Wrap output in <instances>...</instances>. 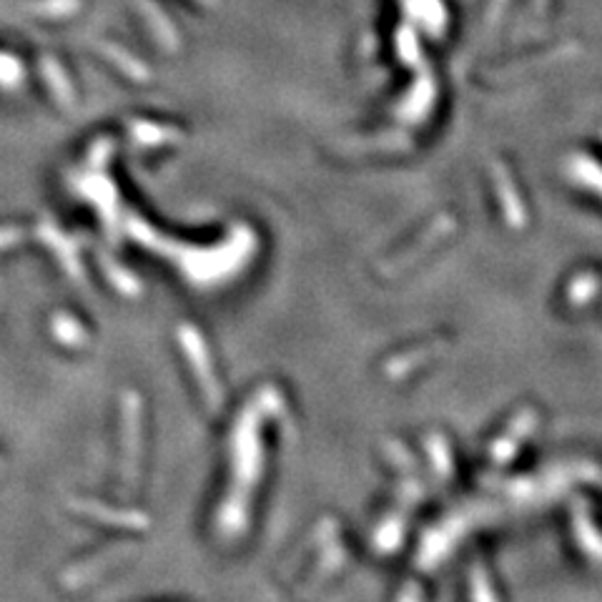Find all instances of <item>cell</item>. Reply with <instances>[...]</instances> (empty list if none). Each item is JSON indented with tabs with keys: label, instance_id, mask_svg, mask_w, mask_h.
I'll return each mask as SVG.
<instances>
[{
	"label": "cell",
	"instance_id": "cell-1",
	"mask_svg": "<svg viewBox=\"0 0 602 602\" xmlns=\"http://www.w3.org/2000/svg\"><path fill=\"white\" fill-rule=\"evenodd\" d=\"M26 8L41 13V16H68L81 8V0H33V3H26Z\"/></svg>",
	"mask_w": 602,
	"mask_h": 602
},
{
	"label": "cell",
	"instance_id": "cell-2",
	"mask_svg": "<svg viewBox=\"0 0 602 602\" xmlns=\"http://www.w3.org/2000/svg\"><path fill=\"white\" fill-rule=\"evenodd\" d=\"M43 71H46V76L51 78L53 88H56L58 93L63 91V96H66V98H71V91H68L66 76H63V71L58 73V68H56V63H53V58H46V63H43Z\"/></svg>",
	"mask_w": 602,
	"mask_h": 602
}]
</instances>
